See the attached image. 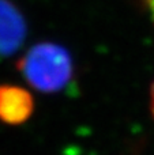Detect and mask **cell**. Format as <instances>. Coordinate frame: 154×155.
Masks as SVG:
<instances>
[{
	"label": "cell",
	"instance_id": "obj_5",
	"mask_svg": "<svg viewBox=\"0 0 154 155\" xmlns=\"http://www.w3.org/2000/svg\"><path fill=\"white\" fill-rule=\"evenodd\" d=\"M150 110H152L154 118V82L152 83V87H150Z\"/></svg>",
	"mask_w": 154,
	"mask_h": 155
},
{
	"label": "cell",
	"instance_id": "obj_2",
	"mask_svg": "<svg viewBox=\"0 0 154 155\" xmlns=\"http://www.w3.org/2000/svg\"><path fill=\"white\" fill-rule=\"evenodd\" d=\"M23 14L10 0H0V59L14 54L26 38Z\"/></svg>",
	"mask_w": 154,
	"mask_h": 155
},
{
	"label": "cell",
	"instance_id": "obj_4",
	"mask_svg": "<svg viewBox=\"0 0 154 155\" xmlns=\"http://www.w3.org/2000/svg\"><path fill=\"white\" fill-rule=\"evenodd\" d=\"M145 5H146V10L149 11L150 16H152L154 22V0H145Z\"/></svg>",
	"mask_w": 154,
	"mask_h": 155
},
{
	"label": "cell",
	"instance_id": "obj_3",
	"mask_svg": "<svg viewBox=\"0 0 154 155\" xmlns=\"http://www.w3.org/2000/svg\"><path fill=\"white\" fill-rule=\"evenodd\" d=\"M34 112V98L21 86L0 84V121L5 125H22Z\"/></svg>",
	"mask_w": 154,
	"mask_h": 155
},
{
	"label": "cell",
	"instance_id": "obj_1",
	"mask_svg": "<svg viewBox=\"0 0 154 155\" xmlns=\"http://www.w3.org/2000/svg\"><path fill=\"white\" fill-rule=\"evenodd\" d=\"M16 70L40 93H59L74 78V64L65 48L53 42H40L27 49L18 60Z\"/></svg>",
	"mask_w": 154,
	"mask_h": 155
}]
</instances>
